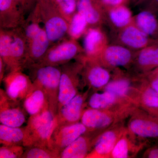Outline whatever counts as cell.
I'll list each match as a JSON object with an SVG mask.
<instances>
[{
	"label": "cell",
	"instance_id": "obj_38",
	"mask_svg": "<svg viewBox=\"0 0 158 158\" xmlns=\"http://www.w3.org/2000/svg\"><path fill=\"white\" fill-rule=\"evenodd\" d=\"M124 0H101L103 5L113 6H120Z\"/></svg>",
	"mask_w": 158,
	"mask_h": 158
},
{
	"label": "cell",
	"instance_id": "obj_41",
	"mask_svg": "<svg viewBox=\"0 0 158 158\" xmlns=\"http://www.w3.org/2000/svg\"><path fill=\"white\" fill-rule=\"evenodd\" d=\"M53 1L54 0H37V2L48 3L53 2Z\"/></svg>",
	"mask_w": 158,
	"mask_h": 158
},
{
	"label": "cell",
	"instance_id": "obj_13",
	"mask_svg": "<svg viewBox=\"0 0 158 158\" xmlns=\"http://www.w3.org/2000/svg\"><path fill=\"white\" fill-rule=\"evenodd\" d=\"M88 131L87 128L81 122L74 124L57 126L51 136V148L60 153L77 138Z\"/></svg>",
	"mask_w": 158,
	"mask_h": 158
},
{
	"label": "cell",
	"instance_id": "obj_3",
	"mask_svg": "<svg viewBox=\"0 0 158 158\" xmlns=\"http://www.w3.org/2000/svg\"><path fill=\"white\" fill-rule=\"evenodd\" d=\"M33 84L42 88L46 94L49 110L54 116L56 115L59 107V83L61 66L33 65L27 68Z\"/></svg>",
	"mask_w": 158,
	"mask_h": 158
},
{
	"label": "cell",
	"instance_id": "obj_25",
	"mask_svg": "<svg viewBox=\"0 0 158 158\" xmlns=\"http://www.w3.org/2000/svg\"><path fill=\"white\" fill-rule=\"evenodd\" d=\"M101 0H77V11L85 17L89 25H96L102 20Z\"/></svg>",
	"mask_w": 158,
	"mask_h": 158
},
{
	"label": "cell",
	"instance_id": "obj_35",
	"mask_svg": "<svg viewBox=\"0 0 158 158\" xmlns=\"http://www.w3.org/2000/svg\"><path fill=\"white\" fill-rule=\"evenodd\" d=\"M26 14L31 12L37 2V0H19Z\"/></svg>",
	"mask_w": 158,
	"mask_h": 158
},
{
	"label": "cell",
	"instance_id": "obj_12",
	"mask_svg": "<svg viewBox=\"0 0 158 158\" xmlns=\"http://www.w3.org/2000/svg\"><path fill=\"white\" fill-rule=\"evenodd\" d=\"M26 111L17 102L9 98L6 91L0 90V122L1 124L20 127L26 121Z\"/></svg>",
	"mask_w": 158,
	"mask_h": 158
},
{
	"label": "cell",
	"instance_id": "obj_31",
	"mask_svg": "<svg viewBox=\"0 0 158 158\" xmlns=\"http://www.w3.org/2000/svg\"><path fill=\"white\" fill-rule=\"evenodd\" d=\"M59 152L49 148L43 146L27 147L22 158H59Z\"/></svg>",
	"mask_w": 158,
	"mask_h": 158
},
{
	"label": "cell",
	"instance_id": "obj_23",
	"mask_svg": "<svg viewBox=\"0 0 158 158\" xmlns=\"http://www.w3.org/2000/svg\"><path fill=\"white\" fill-rule=\"evenodd\" d=\"M104 38L100 30L91 28L87 31L84 40L85 59H94L103 50Z\"/></svg>",
	"mask_w": 158,
	"mask_h": 158
},
{
	"label": "cell",
	"instance_id": "obj_22",
	"mask_svg": "<svg viewBox=\"0 0 158 158\" xmlns=\"http://www.w3.org/2000/svg\"><path fill=\"white\" fill-rule=\"evenodd\" d=\"M23 101V108L30 116L49 110L48 99L44 90L34 84Z\"/></svg>",
	"mask_w": 158,
	"mask_h": 158
},
{
	"label": "cell",
	"instance_id": "obj_5",
	"mask_svg": "<svg viewBox=\"0 0 158 158\" xmlns=\"http://www.w3.org/2000/svg\"><path fill=\"white\" fill-rule=\"evenodd\" d=\"M35 7L38 11L51 46L61 41L68 35L69 23L59 11L54 1L37 2Z\"/></svg>",
	"mask_w": 158,
	"mask_h": 158
},
{
	"label": "cell",
	"instance_id": "obj_9",
	"mask_svg": "<svg viewBox=\"0 0 158 158\" xmlns=\"http://www.w3.org/2000/svg\"><path fill=\"white\" fill-rule=\"evenodd\" d=\"M126 128L119 123L99 133L94 139L92 149L86 158H110L116 142Z\"/></svg>",
	"mask_w": 158,
	"mask_h": 158
},
{
	"label": "cell",
	"instance_id": "obj_14",
	"mask_svg": "<svg viewBox=\"0 0 158 158\" xmlns=\"http://www.w3.org/2000/svg\"><path fill=\"white\" fill-rule=\"evenodd\" d=\"M26 15L19 0H0V28L22 27Z\"/></svg>",
	"mask_w": 158,
	"mask_h": 158
},
{
	"label": "cell",
	"instance_id": "obj_39",
	"mask_svg": "<svg viewBox=\"0 0 158 158\" xmlns=\"http://www.w3.org/2000/svg\"><path fill=\"white\" fill-rule=\"evenodd\" d=\"M6 70V65L2 59L0 58V81H2L5 77V72Z\"/></svg>",
	"mask_w": 158,
	"mask_h": 158
},
{
	"label": "cell",
	"instance_id": "obj_32",
	"mask_svg": "<svg viewBox=\"0 0 158 158\" xmlns=\"http://www.w3.org/2000/svg\"><path fill=\"white\" fill-rule=\"evenodd\" d=\"M131 12L125 6H116L110 11V16L112 22L118 27L127 25L131 19Z\"/></svg>",
	"mask_w": 158,
	"mask_h": 158
},
{
	"label": "cell",
	"instance_id": "obj_10",
	"mask_svg": "<svg viewBox=\"0 0 158 158\" xmlns=\"http://www.w3.org/2000/svg\"><path fill=\"white\" fill-rule=\"evenodd\" d=\"M89 89L78 93L62 106L55 116L56 127L74 124L81 121L82 114L87 104Z\"/></svg>",
	"mask_w": 158,
	"mask_h": 158
},
{
	"label": "cell",
	"instance_id": "obj_16",
	"mask_svg": "<svg viewBox=\"0 0 158 158\" xmlns=\"http://www.w3.org/2000/svg\"><path fill=\"white\" fill-rule=\"evenodd\" d=\"M27 40V52L25 69H27L31 65L38 63L43 58L51 46L44 26Z\"/></svg>",
	"mask_w": 158,
	"mask_h": 158
},
{
	"label": "cell",
	"instance_id": "obj_7",
	"mask_svg": "<svg viewBox=\"0 0 158 158\" xmlns=\"http://www.w3.org/2000/svg\"><path fill=\"white\" fill-rule=\"evenodd\" d=\"M61 66L58 111L78 93L83 64L80 60Z\"/></svg>",
	"mask_w": 158,
	"mask_h": 158
},
{
	"label": "cell",
	"instance_id": "obj_21",
	"mask_svg": "<svg viewBox=\"0 0 158 158\" xmlns=\"http://www.w3.org/2000/svg\"><path fill=\"white\" fill-rule=\"evenodd\" d=\"M103 91L101 93L94 92L90 95L87 102L89 108L98 110H115L135 105L122 99L112 92Z\"/></svg>",
	"mask_w": 158,
	"mask_h": 158
},
{
	"label": "cell",
	"instance_id": "obj_26",
	"mask_svg": "<svg viewBox=\"0 0 158 158\" xmlns=\"http://www.w3.org/2000/svg\"><path fill=\"white\" fill-rule=\"evenodd\" d=\"M121 40L126 45L136 49L144 47L148 42V35L134 26L125 29L122 33Z\"/></svg>",
	"mask_w": 158,
	"mask_h": 158
},
{
	"label": "cell",
	"instance_id": "obj_6",
	"mask_svg": "<svg viewBox=\"0 0 158 158\" xmlns=\"http://www.w3.org/2000/svg\"><path fill=\"white\" fill-rule=\"evenodd\" d=\"M83 52L84 48L77 40L70 38L51 46L43 58L34 65L61 66L77 58Z\"/></svg>",
	"mask_w": 158,
	"mask_h": 158
},
{
	"label": "cell",
	"instance_id": "obj_17",
	"mask_svg": "<svg viewBox=\"0 0 158 158\" xmlns=\"http://www.w3.org/2000/svg\"><path fill=\"white\" fill-rule=\"evenodd\" d=\"M99 133L88 131L80 136L60 152L59 158L87 157L93 147L95 137Z\"/></svg>",
	"mask_w": 158,
	"mask_h": 158
},
{
	"label": "cell",
	"instance_id": "obj_18",
	"mask_svg": "<svg viewBox=\"0 0 158 158\" xmlns=\"http://www.w3.org/2000/svg\"><path fill=\"white\" fill-rule=\"evenodd\" d=\"M146 143L137 141L126 128L116 142L110 154V158H127L134 157L145 146Z\"/></svg>",
	"mask_w": 158,
	"mask_h": 158
},
{
	"label": "cell",
	"instance_id": "obj_33",
	"mask_svg": "<svg viewBox=\"0 0 158 158\" xmlns=\"http://www.w3.org/2000/svg\"><path fill=\"white\" fill-rule=\"evenodd\" d=\"M54 3L61 14L70 23L77 12V0H54Z\"/></svg>",
	"mask_w": 158,
	"mask_h": 158
},
{
	"label": "cell",
	"instance_id": "obj_42",
	"mask_svg": "<svg viewBox=\"0 0 158 158\" xmlns=\"http://www.w3.org/2000/svg\"><path fill=\"white\" fill-rule=\"evenodd\" d=\"M156 44H158V40L157 41L156 43Z\"/></svg>",
	"mask_w": 158,
	"mask_h": 158
},
{
	"label": "cell",
	"instance_id": "obj_11",
	"mask_svg": "<svg viewBox=\"0 0 158 158\" xmlns=\"http://www.w3.org/2000/svg\"><path fill=\"white\" fill-rule=\"evenodd\" d=\"M2 81L8 96L17 102L23 100L33 86L30 77L23 73V70L9 73L5 76Z\"/></svg>",
	"mask_w": 158,
	"mask_h": 158
},
{
	"label": "cell",
	"instance_id": "obj_43",
	"mask_svg": "<svg viewBox=\"0 0 158 158\" xmlns=\"http://www.w3.org/2000/svg\"><path fill=\"white\" fill-rule=\"evenodd\" d=\"M157 117V118H158V115L157 116V117Z\"/></svg>",
	"mask_w": 158,
	"mask_h": 158
},
{
	"label": "cell",
	"instance_id": "obj_19",
	"mask_svg": "<svg viewBox=\"0 0 158 158\" xmlns=\"http://www.w3.org/2000/svg\"><path fill=\"white\" fill-rule=\"evenodd\" d=\"M131 59V53L127 49L119 46H111L102 51L95 60L101 64L120 67L127 65Z\"/></svg>",
	"mask_w": 158,
	"mask_h": 158
},
{
	"label": "cell",
	"instance_id": "obj_20",
	"mask_svg": "<svg viewBox=\"0 0 158 158\" xmlns=\"http://www.w3.org/2000/svg\"><path fill=\"white\" fill-rule=\"evenodd\" d=\"M139 88L134 87L128 79L120 78L109 82L102 89L112 92L122 99L138 106Z\"/></svg>",
	"mask_w": 158,
	"mask_h": 158
},
{
	"label": "cell",
	"instance_id": "obj_29",
	"mask_svg": "<svg viewBox=\"0 0 158 158\" xmlns=\"http://www.w3.org/2000/svg\"><path fill=\"white\" fill-rule=\"evenodd\" d=\"M136 23L138 28L148 36L155 34L158 29V22L154 15L151 11H141L137 15Z\"/></svg>",
	"mask_w": 158,
	"mask_h": 158
},
{
	"label": "cell",
	"instance_id": "obj_36",
	"mask_svg": "<svg viewBox=\"0 0 158 158\" xmlns=\"http://www.w3.org/2000/svg\"><path fill=\"white\" fill-rule=\"evenodd\" d=\"M148 83L150 86L158 93V68L156 69L151 75Z\"/></svg>",
	"mask_w": 158,
	"mask_h": 158
},
{
	"label": "cell",
	"instance_id": "obj_27",
	"mask_svg": "<svg viewBox=\"0 0 158 158\" xmlns=\"http://www.w3.org/2000/svg\"><path fill=\"white\" fill-rule=\"evenodd\" d=\"M25 127H12L0 125V143L2 145H23Z\"/></svg>",
	"mask_w": 158,
	"mask_h": 158
},
{
	"label": "cell",
	"instance_id": "obj_15",
	"mask_svg": "<svg viewBox=\"0 0 158 158\" xmlns=\"http://www.w3.org/2000/svg\"><path fill=\"white\" fill-rule=\"evenodd\" d=\"M83 64L81 75L85 83L90 88L102 89L110 82V74L96 60L81 58Z\"/></svg>",
	"mask_w": 158,
	"mask_h": 158
},
{
	"label": "cell",
	"instance_id": "obj_28",
	"mask_svg": "<svg viewBox=\"0 0 158 158\" xmlns=\"http://www.w3.org/2000/svg\"><path fill=\"white\" fill-rule=\"evenodd\" d=\"M138 65L145 70L158 68V44L144 49L137 59Z\"/></svg>",
	"mask_w": 158,
	"mask_h": 158
},
{
	"label": "cell",
	"instance_id": "obj_2",
	"mask_svg": "<svg viewBox=\"0 0 158 158\" xmlns=\"http://www.w3.org/2000/svg\"><path fill=\"white\" fill-rule=\"evenodd\" d=\"M56 125L55 116L49 110L30 116L25 127L23 146L26 148L43 146L52 148L51 136Z\"/></svg>",
	"mask_w": 158,
	"mask_h": 158
},
{
	"label": "cell",
	"instance_id": "obj_1",
	"mask_svg": "<svg viewBox=\"0 0 158 158\" xmlns=\"http://www.w3.org/2000/svg\"><path fill=\"white\" fill-rule=\"evenodd\" d=\"M27 42L22 27L0 28V58L8 73L25 69Z\"/></svg>",
	"mask_w": 158,
	"mask_h": 158
},
{
	"label": "cell",
	"instance_id": "obj_4",
	"mask_svg": "<svg viewBox=\"0 0 158 158\" xmlns=\"http://www.w3.org/2000/svg\"><path fill=\"white\" fill-rule=\"evenodd\" d=\"M137 107L129 106L115 110H98L89 107L84 110L81 122L88 132H101L119 123L130 116Z\"/></svg>",
	"mask_w": 158,
	"mask_h": 158
},
{
	"label": "cell",
	"instance_id": "obj_37",
	"mask_svg": "<svg viewBox=\"0 0 158 158\" xmlns=\"http://www.w3.org/2000/svg\"><path fill=\"white\" fill-rule=\"evenodd\" d=\"M143 157L158 158V145L150 148L144 153Z\"/></svg>",
	"mask_w": 158,
	"mask_h": 158
},
{
	"label": "cell",
	"instance_id": "obj_40",
	"mask_svg": "<svg viewBox=\"0 0 158 158\" xmlns=\"http://www.w3.org/2000/svg\"><path fill=\"white\" fill-rule=\"evenodd\" d=\"M148 5L152 9L158 10V0H147Z\"/></svg>",
	"mask_w": 158,
	"mask_h": 158
},
{
	"label": "cell",
	"instance_id": "obj_8",
	"mask_svg": "<svg viewBox=\"0 0 158 158\" xmlns=\"http://www.w3.org/2000/svg\"><path fill=\"white\" fill-rule=\"evenodd\" d=\"M127 129L136 139H158V118L136 108L130 115Z\"/></svg>",
	"mask_w": 158,
	"mask_h": 158
},
{
	"label": "cell",
	"instance_id": "obj_30",
	"mask_svg": "<svg viewBox=\"0 0 158 158\" xmlns=\"http://www.w3.org/2000/svg\"><path fill=\"white\" fill-rule=\"evenodd\" d=\"M88 25V23L85 17L77 11L69 23L68 31L69 37L77 39L86 32Z\"/></svg>",
	"mask_w": 158,
	"mask_h": 158
},
{
	"label": "cell",
	"instance_id": "obj_24",
	"mask_svg": "<svg viewBox=\"0 0 158 158\" xmlns=\"http://www.w3.org/2000/svg\"><path fill=\"white\" fill-rule=\"evenodd\" d=\"M138 99V107L156 117L158 115V93L145 82L139 88Z\"/></svg>",
	"mask_w": 158,
	"mask_h": 158
},
{
	"label": "cell",
	"instance_id": "obj_34",
	"mask_svg": "<svg viewBox=\"0 0 158 158\" xmlns=\"http://www.w3.org/2000/svg\"><path fill=\"white\" fill-rule=\"evenodd\" d=\"M23 145H2L0 148V158H22L24 152Z\"/></svg>",
	"mask_w": 158,
	"mask_h": 158
}]
</instances>
